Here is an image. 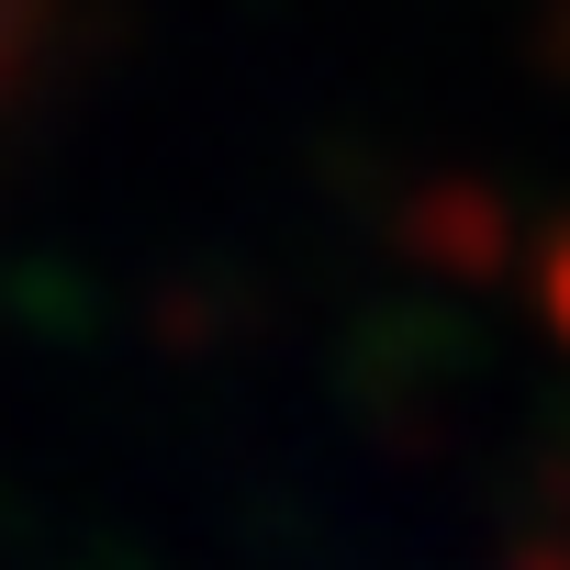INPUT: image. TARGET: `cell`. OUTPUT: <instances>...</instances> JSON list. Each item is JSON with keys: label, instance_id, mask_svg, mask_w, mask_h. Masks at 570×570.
<instances>
[{"label": "cell", "instance_id": "obj_3", "mask_svg": "<svg viewBox=\"0 0 570 570\" xmlns=\"http://www.w3.org/2000/svg\"><path fill=\"white\" fill-rule=\"evenodd\" d=\"M514 570H570V548H548V537H537V548H514Z\"/></svg>", "mask_w": 570, "mask_h": 570}, {"label": "cell", "instance_id": "obj_1", "mask_svg": "<svg viewBox=\"0 0 570 570\" xmlns=\"http://www.w3.org/2000/svg\"><path fill=\"white\" fill-rule=\"evenodd\" d=\"M403 235H414L425 257L492 268V257H503V202H492V190H425V202L403 213Z\"/></svg>", "mask_w": 570, "mask_h": 570}, {"label": "cell", "instance_id": "obj_2", "mask_svg": "<svg viewBox=\"0 0 570 570\" xmlns=\"http://www.w3.org/2000/svg\"><path fill=\"white\" fill-rule=\"evenodd\" d=\"M537 314H548V336L570 347V224L537 246Z\"/></svg>", "mask_w": 570, "mask_h": 570}]
</instances>
